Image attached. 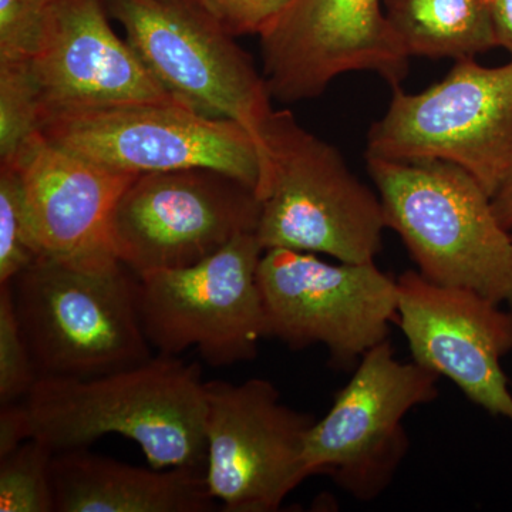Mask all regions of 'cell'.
Returning <instances> with one entry per match:
<instances>
[{"instance_id": "16", "label": "cell", "mask_w": 512, "mask_h": 512, "mask_svg": "<svg viewBox=\"0 0 512 512\" xmlns=\"http://www.w3.org/2000/svg\"><path fill=\"white\" fill-rule=\"evenodd\" d=\"M47 258L86 262L117 258L114 210L134 174L111 170L50 143L40 134L13 163Z\"/></svg>"}, {"instance_id": "4", "label": "cell", "mask_w": 512, "mask_h": 512, "mask_svg": "<svg viewBox=\"0 0 512 512\" xmlns=\"http://www.w3.org/2000/svg\"><path fill=\"white\" fill-rule=\"evenodd\" d=\"M366 158L387 228L402 238L420 274L512 312V234L476 178L443 160Z\"/></svg>"}, {"instance_id": "8", "label": "cell", "mask_w": 512, "mask_h": 512, "mask_svg": "<svg viewBox=\"0 0 512 512\" xmlns=\"http://www.w3.org/2000/svg\"><path fill=\"white\" fill-rule=\"evenodd\" d=\"M258 282L268 338L291 349L326 346L335 369L359 365L399 319L397 279L376 262L328 264L311 252L266 249Z\"/></svg>"}, {"instance_id": "9", "label": "cell", "mask_w": 512, "mask_h": 512, "mask_svg": "<svg viewBox=\"0 0 512 512\" xmlns=\"http://www.w3.org/2000/svg\"><path fill=\"white\" fill-rule=\"evenodd\" d=\"M439 379L414 360H397L389 339L370 349L328 414L309 430L308 477L325 474L356 500H376L409 451L404 417L439 397Z\"/></svg>"}, {"instance_id": "18", "label": "cell", "mask_w": 512, "mask_h": 512, "mask_svg": "<svg viewBox=\"0 0 512 512\" xmlns=\"http://www.w3.org/2000/svg\"><path fill=\"white\" fill-rule=\"evenodd\" d=\"M384 6L410 57L460 62L498 47L491 0H384Z\"/></svg>"}, {"instance_id": "7", "label": "cell", "mask_w": 512, "mask_h": 512, "mask_svg": "<svg viewBox=\"0 0 512 512\" xmlns=\"http://www.w3.org/2000/svg\"><path fill=\"white\" fill-rule=\"evenodd\" d=\"M111 18L173 99L254 137L271 113L264 74L195 0H106ZM259 148V147H258Z\"/></svg>"}, {"instance_id": "14", "label": "cell", "mask_w": 512, "mask_h": 512, "mask_svg": "<svg viewBox=\"0 0 512 512\" xmlns=\"http://www.w3.org/2000/svg\"><path fill=\"white\" fill-rule=\"evenodd\" d=\"M109 16L106 0H52L39 52L30 62L42 130L90 111L175 100L114 32Z\"/></svg>"}, {"instance_id": "24", "label": "cell", "mask_w": 512, "mask_h": 512, "mask_svg": "<svg viewBox=\"0 0 512 512\" xmlns=\"http://www.w3.org/2000/svg\"><path fill=\"white\" fill-rule=\"evenodd\" d=\"M229 35L261 36L291 0H195Z\"/></svg>"}, {"instance_id": "19", "label": "cell", "mask_w": 512, "mask_h": 512, "mask_svg": "<svg viewBox=\"0 0 512 512\" xmlns=\"http://www.w3.org/2000/svg\"><path fill=\"white\" fill-rule=\"evenodd\" d=\"M53 456L43 441L29 439L0 457V511L55 512Z\"/></svg>"}, {"instance_id": "13", "label": "cell", "mask_w": 512, "mask_h": 512, "mask_svg": "<svg viewBox=\"0 0 512 512\" xmlns=\"http://www.w3.org/2000/svg\"><path fill=\"white\" fill-rule=\"evenodd\" d=\"M259 37L269 94L286 104L316 99L345 73H376L390 87L409 73L380 0H291Z\"/></svg>"}, {"instance_id": "3", "label": "cell", "mask_w": 512, "mask_h": 512, "mask_svg": "<svg viewBox=\"0 0 512 512\" xmlns=\"http://www.w3.org/2000/svg\"><path fill=\"white\" fill-rule=\"evenodd\" d=\"M264 158L256 237L272 248L375 262L386 217L379 192L350 171L332 144L305 130L289 110H272L258 131Z\"/></svg>"}, {"instance_id": "2", "label": "cell", "mask_w": 512, "mask_h": 512, "mask_svg": "<svg viewBox=\"0 0 512 512\" xmlns=\"http://www.w3.org/2000/svg\"><path fill=\"white\" fill-rule=\"evenodd\" d=\"M9 286L39 379H90L153 357L138 306V276L119 258L45 256Z\"/></svg>"}, {"instance_id": "5", "label": "cell", "mask_w": 512, "mask_h": 512, "mask_svg": "<svg viewBox=\"0 0 512 512\" xmlns=\"http://www.w3.org/2000/svg\"><path fill=\"white\" fill-rule=\"evenodd\" d=\"M392 101L367 134L366 157L443 160L466 170L491 198L512 175V59L454 64L421 93L392 87Z\"/></svg>"}, {"instance_id": "15", "label": "cell", "mask_w": 512, "mask_h": 512, "mask_svg": "<svg viewBox=\"0 0 512 512\" xmlns=\"http://www.w3.org/2000/svg\"><path fill=\"white\" fill-rule=\"evenodd\" d=\"M397 288V322L414 362L512 423V394L501 366L512 350V312L470 289L434 284L419 271L400 275Z\"/></svg>"}, {"instance_id": "26", "label": "cell", "mask_w": 512, "mask_h": 512, "mask_svg": "<svg viewBox=\"0 0 512 512\" xmlns=\"http://www.w3.org/2000/svg\"><path fill=\"white\" fill-rule=\"evenodd\" d=\"M491 12L498 47H504L512 57V0H491Z\"/></svg>"}, {"instance_id": "23", "label": "cell", "mask_w": 512, "mask_h": 512, "mask_svg": "<svg viewBox=\"0 0 512 512\" xmlns=\"http://www.w3.org/2000/svg\"><path fill=\"white\" fill-rule=\"evenodd\" d=\"M50 5L52 0H0V62H32Z\"/></svg>"}, {"instance_id": "17", "label": "cell", "mask_w": 512, "mask_h": 512, "mask_svg": "<svg viewBox=\"0 0 512 512\" xmlns=\"http://www.w3.org/2000/svg\"><path fill=\"white\" fill-rule=\"evenodd\" d=\"M52 484L56 512H210L217 504L204 468H141L87 448L55 453Z\"/></svg>"}, {"instance_id": "6", "label": "cell", "mask_w": 512, "mask_h": 512, "mask_svg": "<svg viewBox=\"0 0 512 512\" xmlns=\"http://www.w3.org/2000/svg\"><path fill=\"white\" fill-rule=\"evenodd\" d=\"M264 248L244 232L204 261L138 276V306L151 348L197 349L210 366L251 362L268 338L258 266Z\"/></svg>"}, {"instance_id": "22", "label": "cell", "mask_w": 512, "mask_h": 512, "mask_svg": "<svg viewBox=\"0 0 512 512\" xmlns=\"http://www.w3.org/2000/svg\"><path fill=\"white\" fill-rule=\"evenodd\" d=\"M39 380L9 284L0 285V406L25 399Z\"/></svg>"}, {"instance_id": "10", "label": "cell", "mask_w": 512, "mask_h": 512, "mask_svg": "<svg viewBox=\"0 0 512 512\" xmlns=\"http://www.w3.org/2000/svg\"><path fill=\"white\" fill-rule=\"evenodd\" d=\"M50 143L127 174L220 171L258 191L264 158L234 120L212 119L175 100L128 104L46 124Z\"/></svg>"}, {"instance_id": "11", "label": "cell", "mask_w": 512, "mask_h": 512, "mask_svg": "<svg viewBox=\"0 0 512 512\" xmlns=\"http://www.w3.org/2000/svg\"><path fill=\"white\" fill-rule=\"evenodd\" d=\"M261 200L220 171H157L137 175L114 210L117 258L136 275L187 268L244 232H256Z\"/></svg>"}, {"instance_id": "20", "label": "cell", "mask_w": 512, "mask_h": 512, "mask_svg": "<svg viewBox=\"0 0 512 512\" xmlns=\"http://www.w3.org/2000/svg\"><path fill=\"white\" fill-rule=\"evenodd\" d=\"M42 134L30 63L0 62V164H10Z\"/></svg>"}, {"instance_id": "1", "label": "cell", "mask_w": 512, "mask_h": 512, "mask_svg": "<svg viewBox=\"0 0 512 512\" xmlns=\"http://www.w3.org/2000/svg\"><path fill=\"white\" fill-rule=\"evenodd\" d=\"M204 387L198 363L158 355L90 379H39L20 403L30 439L55 453L119 434L137 443L157 470H205Z\"/></svg>"}, {"instance_id": "27", "label": "cell", "mask_w": 512, "mask_h": 512, "mask_svg": "<svg viewBox=\"0 0 512 512\" xmlns=\"http://www.w3.org/2000/svg\"><path fill=\"white\" fill-rule=\"evenodd\" d=\"M495 217L512 234V175L510 180L491 198Z\"/></svg>"}, {"instance_id": "12", "label": "cell", "mask_w": 512, "mask_h": 512, "mask_svg": "<svg viewBox=\"0 0 512 512\" xmlns=\"http://www.w3.org/2000/svg\"><path fill=\"white\" fill-rule=\"evenodd\" d=\"M205 478L225 512H274L308 478L315 417L282 403L265 379L205 382Z\"/></svg>"}, {"instance_id": "21", "label": "cell", "mask_w": 512, "mask_h": 512, "mask_svg": "<svg viewBox=\"0 0 512 512\" xmlns=\"http://www.w3.org/2000/svg\"><path fill=\"white\" fill-rule=\"evenodd\" d=\"M45 258L18 170L0 164V285Z\"/></svg>"}, {"instance_id": "25", "label": "cell", "mask_w": 512, "mask_h": 512, "mask_svg": "<svg viewBox=\"0 0 512 512\" xmlns=\"http://www.w3.org/2000/svg\"><path fill=\"white\" fill-rule=\"evenodd\" d=\"M29 439L28 417L22 403L0 406V457L12 453Z\"/></svg>"}]
</instances>
